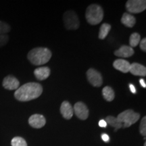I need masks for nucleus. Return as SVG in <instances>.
<instances>
[{"label": "nucleus", "instance_id": "obj_1", "mask_svg": "<svg viewBox=\"0 0 146 146\" xmlns=\"http://www.w3.org/2000/svg\"><path fill=\"white\" fill-rule=\"evenodd\" d=\"M43 87L38 83H27L22 85L14 93V97L20 102L35 100L42 94Z\"/></svg>", "mask_w": 146, "mask_h": 146}, {"label": "nucleus", "instance_id": "obj_2", "mask_svg": "<svg viewBox=\"0 0 146 146\" xmlns=\"http://www.w3.org/2000/svg\"><path fill=\"white\" fill-rule=\"evenodd\" d=\"M52 55V52L46 47H36L29 52L27 58L32 64L41 66L48 62Z\"/></svg>", "mask_w": 146, "mask_h": 146}, {"label": "nucleus", "instance_id": "obj_3", "mask_svg": "<svg viewBox=\"0 0 146 146\" xmlns=\"http://www.w3.org/2000/svg\"><path fill=\"white\" fill-rule=\"evenodd\" d=\"M85 17L88 23L91 25H97L102 21L104 10L101 6L97 4H91L87 7Z\"/></svg>", "mask_w": 146, "mask_h": 146}, {"label": "nucleus", "instance_id": "obj_4", "mask_svg": "<svg viewBox=\"0 0 146 146\" xmlns=\"http://www.w3.org/2000/svg\"><path fill=\"white\" fill-rule=\"evenodd\" d=\"M140 114L135 112L133 110H127L118 115V121L123 125V128L129 127L139 119Z\"/></svg>", "mask_w": 146, "mask_h": 146}, {"label": "nucleus", "instance_id": "obj_5", "mask_svg": "<svg viewBox=\"0 0 146 146\" xmlns=\"http://www.w3.org/2000/svg\"><path fill=\"white\" fill-rule=\"evenodd\" d=\"M65 27L68 30H76L80 26L79 20L74 11L68 10L66 12L63 16Z\"/></svg>", "mask_w": 146, "mask_h": 146}, {"label": "nucleus", "instance_id": "obj_6", "mask_svg": "<svg viewBox=\"0 0 146 146\" xmlns=\"http://www.w3.org/2000/svg\"><path fill=\"white\" fill-rule=\"evenodd\" d=\"M126 9L130 13L138 14L146 9L145 0H129L126 3Z\"/></svg>", "mask_w": 146, "mask_h": 146}, {"label": "nucleus", "instance_id": "obj_7", "mask_svg": "<svg viewBox=\"0 0 146 146\" xmlns=\"http://www.w3.org/2000/svg\"><path fill=\"white\" fill-rule=\"evenodd\" d=\"M87 79L93 86L99 87L102 86L103 83V78L100 74V72L98 70H95L94 68H89L87 72Z\"/></svg>", "mask_w": 146, "mask_h": 146}, {"label": "nucleus", "instance_id": "obj_8", "mask_svg": "<svg viewBox=\"0 0 146 146\" xmlns=\"http://www.w3.org/2000/svg\"><path fill=\"white\" fill-rule=\"evenodd\" d=\"M76 117L81 120H86L89 116V110L87 106L81 102H78L74 106V111Z\"/></svg>", "mask_w": 146, "mask_h": 146}, {"label": "nucleus", "instance_id": "obj_9", "mask_svg": "<svg viewBox=\"0 0 146 146\" xmlns=\"http://www.w3.org/2000/svg\"><path fill=\"white\" fill-rule=\"evenodd\" d=\"M2 85L5 89L8 90H15L19 88L20 82L15 76L8 75L3 78Z\"/></svg>", "mask_w": 146, "mask_h": 146}, {"label": "nucleus", "instance_id": "obj_10", "mask_svg": "<svg viewBox=\"0 0 146 146\" xmlns=\"http://www.w3.org/2000/svg\"><path fill=\"white\" fill-rule=\"evenodd\" d=\"M45 123H46V120L41 114H33L30 116L29 119V124L35 129H41L44 127Z\"/></svg>", "mask_w": 146, "mask_h": 146}, {"label": "nucleus", "instance_id": "obj_11", "mask_svg": "<svg viewBox=\"0 0 146 146\" xmlns=\"http://www.w3.org/2000/svg\"><path fill=\"white\" fill-rule=\"evenodd\" d=\"M73 108L68 101H64L62 103L60 106V113L65 119L69 120L73 116Z\"/></svg>", "mask_w": 146, "mask_h": 146}, {"label": "nucleus", "instance_id": "obj_12", "mask_svg": "<svg viewBox=\"0 0 146 146\" xmlns=\"http://www.w3.org/2000/svg\"><path fill=\"white\" fill-rule=\"evenodd\" d=\"M130 66L131 64L129 62L123 59L116 60L113 63V66L115 69L123 73H127L129 72Z\"/></svg>", "mask_w": 146, "mask_h": 146}, {"label": "nucleus", "instance_id": "obj_13", "mask_svg": "<svg viewBox=\"0 0 146 146\" xmlns=\"http://www.w3.org/2000/svg\"><path fill=\"white\" fill-rule=\"evenodd\" d=\"M129 72L135 76H145L146 75L145 67L142 64L136 62L131 64Z\"/></svg>", "mask_w": 146, "mask_h": 146}, {"label": "nucleus", "instance_id": "obj_14", "mask_svg": "<svg viewBox=\"0 0 146 146\" xmlns=\"http://www.w3.org/2000/svg\"><path fill=\"white\" fill-rule=\"evenodd\" d=\"M134 50L131 47L127 46V45H123L118 50L115 51L114 55L118 57L129 58L131 57L134 54Z\"/></svg>", "mask_w": 146, "mask_h": 146}, {"label": "nucleus", "instance_id": "obj_15", "mask_svg": "<svg viewBox=\"0 0 146 146\" xmlns=\"http://www.w3.org/2000/svg\"><path fill=\"white\" fill-rule=\"evenodd\" d=\"M50 72L51 70L48 67H40L35 70L34 74L38 80L43 81L50 76Z\"/></svg>", "mask_w": 146, "mask_h": 146}, {"label": "nucleus", "instance_id": "obj_16", "mask_svg": "<svg viewBox=\"0 0 146 146\" xmlns=\"http://www.w3.org/2000/svg\"><path fill=\"white\" fill-rule=\"evenodd\" d=\"M121 23L129 28H132L136 23V18L133 15L128 13H124L121 18Z\"/></svg>", "mask_w": 146, "mask_h": 146}, {"label": "nucleus", "instance_id": "obj_17", "mask_svg": "<svg viewBox=\"0 0 146 146\" xmlns=\"http://www.w3.org/2000/svg\"><path fill=\"white\" fill-rule=\"evenodd\" d=\"M102 94H103L104 98L108 102H112L114 99V91L109 86L105 87L102 89Z\"/></svg>", "mask_w": 146, "mask_h": 146}, {"label": "nucleus", "instance_id": "obj_18", "mask_svg": "<svg viewBox=\"0 0 146 146\" xmlns=\"http://www.w3.org/2000/svg\"><path fill=\"white\" fill-rule=\"evenodd\" d=\"M111 30V25L108 23H104L100 27V32H99V37L100 39H104L106 37L109 32Z\"/></svg>", "mask_w": 146, "mask_h": 146}, {"label": "nucleus", "instance_id": "obj_19", "mask_svg": "<svg viewBox=\"0 0 146 146\" xmlns=\"http://www.w3.org/2000/svg\"><path fill=\"white\" fill-rule=\"evenodd\" d=\"M106 122L107 124H109L111 127H113L115 128L114 131H116L118 129H120V128L123 127V125L120 124L119 122L118 121L117 118L116 117H114L112 116H108L106 118Z\"/></svg>", "mask_w": 146, "mask_h": 146}, {"label": "nucleus", "instance_id": "obj_20", "mask_svg": "<svg viewBox=\"0 0 146 146\" xmlns=\"http://www.w3.org/2000/svg\"><path fill=\"white\" fill-rule=\"evenodd\" d=\"M140 39H141V36L140 35L137 33H133L131 35L130 39H129V43L130 45L133 48V47H137L140 42Z\"/></svg>", "mask_w": 146, "mask_h": 146}, {"label": "nucleus", "instance_id": "obj_21", "mask_svg": "<svg viewBox=\"0 0 146 146\" xmlns=\"http://www.w3.org/2000/svg\"><path fill=\"white\" fill-rule=\"evenodd\" d=\"M11 145L12 146H28L25 139L21 137H15L12 139Z\"/></svg>", "mask_w": 146, "mask_h": 146}, {"label": "nucleus", "instance_id": "obj_22", "mask_svg": "<svg viewBox=\"0 0 146 146\" xmlns=\"http://www.w3.org/2000/svg\"><path fill=\"white\" fill-rule=\"evenodd\" d=\"M10 25L5 22L0 21V35H6L10 31Z\"/></svg>", "mask_w": 146, "mask_h": 146}, {"label": "nucleus", "instance_id": "obj_23", "mask_svg": "<svg viewBox=\"0 0 146 146\" xmlns=\"http://www.w3.org/2000/svg\"><path fill=\"white\" fill-rule=\"evenodd\" d=\"M139 131L142 136L145 137L146 135V117H144L141 119V123L139 125Z\"/></svg>", "mask_w": 146, "mask_h": 146}, {"label": "nucleus", "instance_id": "obj_24", "mask_svg": "<svg viewBox=\"0 0 146 146\" xmlns=\"http://www.w3.org/2000/svg\"><path fill=\"white\" fill-rule=\"evenodd\" d=\"M9 41V36L7 35H0V47L5 46Z\"/></svg>", "mask_w": 146, "mask_h": 146}, {"label": "nucleus", "instance_id": "obj_25", "mask_svg": "<svg viewBox=\"0 0 146 146\" xmlns=\"http://www.w3.org/2000/svg\"><path fill=\"white\" fill-rule=\"evenodd\" d=\"M140 48L141 49V50H143V52L146 51V39L143 38L140 42Z\"/></svg>", "mask_w": 146, "mask_h": 146}, {"label": "nucleus", "instance_id": "obj_26", "mask_svg": "<svg viewBox=\"0 0 146 146\" xmlns=\"http://www.w3.org/2000/svg\"><path fill=\"white\" fill-rule=\"evenodd\" d=\"M102 139H103V141L105 142H108L110 140L109 136L107 134H106V133H104V134L102 135Z\"/></svg>", "mask_w": 146, "mask_h": 146}, {"label": "nucleus", "instance_id": "obj_27", "mask_svg": "<svg viewBox=\"0 0 146 146\" xmlns=\"http://www.w3.org/2000/svg\"><path fill=\"white\" fill-rule=\"evenodd\" d=\"M99 126L101 127H107V123L104 120H101L99 122Z\"/></svg>", "mask_w": 146, "mask_h": 146}, {"label": "nucleus", "instance_id": "obj_28", "mask_svg": "<svg viewBox=\"0 0 146 146\" xmlns=\"http://www.w3.org/2000/svg\"><path fill=\"white\" fill-rule=\"evenodd\" d=\"M129 87H130V90L133 94H136V89L134 85H132V84H130V85H129Z\"/></svg>", "mask_w": 146, "mask_h": 146}, {"label": "nucleus", "instance_id": "obj_29", "mask_svg": "<svg viewBox=\"0 0 146 146\" xmlns=\"http://www.w3.org/2000/svg\"><path fill=\"white\" fill-rule=\"evenodd\" d=\"M139 82H140V84H141V86L143 87H144V88H145V87H146L145 82V81H144V80L143 79V78H141V79H140Z\"/></svg>", "mask_w": 146, "mask_h": 146}, {"label": "nucleus", "instance_id": "obj_30", "mask_svg": "<svg viewBox=\"0 0 146 146\" xmlns=\"http://www.w3.org/2000/svg\"><path fill=\"white\" fill-rule=\"evenodd\" d=\"M144 146H146V143H144Z\"/></svg>", "mask_w": 146, "mask_h": 146}]
</instances>
